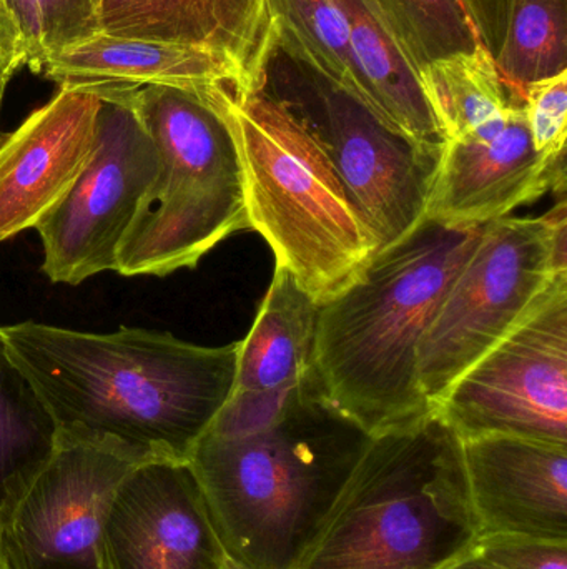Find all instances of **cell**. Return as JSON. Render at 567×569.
<instances>
[{"instance_id":"cell-1","label":"cell","mask_w":567,"mask_h":569,"mask_svg":"<svg viewBox=\"0 0 567 569\" xmlns=\"http://www.w3.org/2000/svg\"><path fill=\"white\" fill-rule=\"evenodd\" d=\"M2 335L59 433L146 461L189 463L235 383L240 341L200 347L145 328L87 333L36 321Z\"/></svg>"},{"instance_id":"cell-2","label":"cell","mask_w":567,"mask_h":569,"mask_svg":"<svg viewBox=\"0 0 567 569\" xmlns=\"http://www.w3.org/2000/svg\"><path fill=\"white\" fill-rule=\"evenodd\" d=\"M369 438L326 400L316 375L266 420L206 431L189 465L226 555L250 569H295Z\"/></svg>"},{"instance_id":"cell-3","label":"cell","mask_w":567,"mask_h":569,"mask_svg":"<svg viewBox=\"0 0 567 569\" xmlns=\"http://www.w3.org/2000/svg\"><path fill=\"white\" fill-rule=\"evenodd\" d=\"M483 229L425 217L320 305L313 365L320 390L366 433L432 411L419 383V347Z\"/></svg>"},{"instance_id":"cell-4","label":"cell","mask_w":567,"mask_h":569,"mask_svg":"<svg viewBox=\"0 0 567 569\" xmlns=\"http://www.w3.org/2000/svg\"><path fill=\"white\" fill-rule=\"evenodd\" d=\"M479 535L462 437L432 410L372 435L295 569H442Z\"/></svg>"},{"instance_id":"cell-5","label":"cell","mask_w":567,"mask_h":569,"mask_svg":"<svg viewBox=\"0 0 567 569\" xmlns=\"http://www.w3.org/2000/svg\"><path fill=\"white\" fill-rule=\"evenodd\" d=\"M202 90L235 139L250 230L318 307L332 300L379 250L332 163L255 82Z\"/></svg>"},{"instance_id":"cell-6","label":"cell","mask_w":567,"mask_h":569,"mask_svg":"<svg viewBox=\"0 0 567 569\" xmlns=\"http://www.w3.org/2000/svg\"><path fill=\"white\" fill-rule=\"evenodd\" d=\"M202 89H129L159 152V173L117 253L120 276L195 269L223 240L250 230L235 139Z\"/></svg>"},{"instance_id":"cell-7","label":"cell","mask_w":567,"mask_h":569,"mask_svg":"<svg viewBox=\"0 0 567 569\" xmlns=\"http://www.w3.org/2000/svg\"><path fill=\"white\" fill-rule=\"evenodd\" d=\"M250 82L279 102L323 150L379 250L425 219L443 149L418 146L393 129L275 20Z\"/></svg>"},{"instance_id":"cell-8","label":"cell","mask_w":567,"mask_h":569,"mask_svg":"<svg viewBox=\"0 0 567 569\" xmlns=\"http://www.w3.org/2000/svg\"><path fill=\"white\" fill-rule=\"evenodd\" d=\"M566 270V199L541 217L486 223L419 347V383L432 410Z\"/></svg>"},{"instance_id":"cell-9","label":"cell","mask_w":567,"mask_h":569,"mask_svg":"<svg viewBox=\"0 0 567 569\" xmlns=\"http://www.w3.org/2000/svg\"><path fill=\"white\" fill-rule=\"evenodd\" d=\"M433 410L462 440L508 435L567 447V270Z\"/></svg>"},{"instance_id":"cell-10","label":"cell","mask_w":567,"mask_h":569,"mask_svg":"<svg viewBox=\"0 0 567 569\" xmlns=\"http://www.w3.org/2000/svg\"><path fill=\"white\" fill-rule=\"evenodd\" d=\"M92 153L65 199L37 223L42 270L80 284L115 272L117 253L159 173V152L129 100L133 86L103 83Z\"/></svg>"},{"instance_id":"cell-11","label":"cell","mask_w":567,"mask_h":569,"mask_svg":"<svg viewBox=\"0 0 567 569\" xmlns=\"http://www.w3.org/2000/svg\"><path fill=\"white\" fill-rule=\"evenodd\" d=\"M143 461L117 445L59 433L49 460L0 513L13 569H105L110 505L123 478Z\"/></svg>"},{"instance_id":"cell-12","label":"cell","mask_w":567,"mask_h":569,"mask_svg":"<svg viewBox=\"0 0 567 569\" xmlns=\"http://www.w3.org/2000/svg\"><path fill=\"white\" fill-rule=\"evenodd\" d=\"M549 189L566 199V162L536 152L525 106H515L446 140L426 219L452 227L486 226Z\"/></svg>"},{"instance_id":"cell-13","label":"cell","mask_w":567,"mask_h":569,"mask_svg":"<svg viewBox=\"0 0 567 569\" xmlns=\"http://www.w3.org/2000/svg\"><path fill=\"white\" fill-rule=\"evenodd\" d=\"M105 569H226V555L185 461L136 465L117 488L102 537Z\"/></svg>"},{"instance_id":"cell-14","label":"cell","mask_w":567,"mask_h":569,"mask_svg":"<svg viewBox=\"0 0 567 569\" xmlns=\"http://www.w3.org/2000/svg\"><path fill=\"white\" fill-rule=\"evenodd\" d=\"M103 83H70L0 143V242L36 229L92 153Z\"/></svg>"},{"instance_id":"cell-15","label":"cell","mask_w":567,"mask_h":569,"mask_svg":"<svg viewBox=\"0 0 567 569\" xmlns=\"http://www.w3.org/2000/svg\"><path fill=\"white\" fill-rule=\"evenodd\" d=\"M463 457L482 535L567 541V447L485 435L465 438Z\"/></svg>"},{"instance_id":"cell-16","label":"cell","mask_w":567,"mask_h":569,"mask_svg":"<svg viewBox=\"0 0 567 569\" xmlns=\"http://www.w3.org/2000/svg\"><path fill=\"white\" fill-rule=\"evenodd\" d=\"M316 317L315 300L275 266L252 330L240 341L232 395L210 430L230 433L266 420L315 377Z\"/></svg>"},{"instance_id":"cell-17","label":"cell","mask_w":567,"mask_h":569,"mask_svg":"<svg viewBox=\"0 0 567 569\" xmlns=\"http://www.w3.org/2000/svg\"><path fill=\"white\" fill-rule=\"evenodd\" d=\"M266 0H99L100 32L202 47L255 76L270 32Z\"/></svg>"},{"instance_id":"cell-18","label":"cell","mask_w":567,"mask_h":569,"mask_svg":"<svg viewBox=\"0 0 567 569\" xmlns=\"http://www.w3.org/2000/svg\"><path fill=\"white\" fill-rule=\"evenodd\" d=\"M40 73L59 86L113 83L202 89L249 82L242 67L223 53L102 32L53 53L43 62Z\"/></svg>"},{"instance_id":"cell-19","label":"cell","mask_w":567,"mask_h":569,"mask_svg":"<svg viewBox=\"0 0 567 569\" xmlns=\"http://www.w3.org/2000/svg\"><path fill=\"white\" fill-rule=\"evenodd\" d=\"M358 93L386 123L428 149H445V136L405 42L378 0H343Z\"/></svg>"},{"instance_id":"cell-20","label":"cell","mask_w":567,"mask_h":569,"mask_svg":"<svg viewBox=\"0 0 567 569\" xmlns=\"http://www.w3.org/2000/svg\"><path fill=\"white\" fill-rule=\"evenodd\" d=\"M59 428L10 357L0 327V513L49 460Z\"/></svg>"},{"instance_id":"cell-21","label":"cell","mask_w":567,"mask_h":569,"mask_svg":"<svg viewBox=\"0 0 567 569\" xmlns=\"http://www.w3.org/2000/svg\"><path fill=\"white\" fill-rule=\"evenodd\" d=\"M419 77L445 143L509 107L525 106L509 89L485 46L429 63L419 70Z\"/></svg>"},{"instance_id":"cell-22","label":"cell","mask_w":567,"mask_h":569,"mask_svg":"<svg viewBox=\"0 0 567 569\" xmlns=\"http://www.w3.org/2000/svg\"><path fill=\"white\" fill-rule=\"evenodd\" d=\"M495 63L522 100L526 87L566 72L567 0H503Z\"/></svg>"},{"instance_id":"cell-23","label":"cell","mask_w":567,"mask_h":569,"mask_svg":"<svg viewBox=\"0 0 567 569\" xmlns=\"http://www.w3.org/2000/svg\"><path fill=\"white\" fill-rule=\"evenodd\" d=\"M418 69L483 46L466 0H378Z\"/></svg>"},{"instance_id":"cell-24","label":"cell","mask_w":567,"mask_h":569,"mask_svg":"<svg viewBox=\"0 0 567 569\" xmlns=\"http://www.w3.org/2000/svg\"><path fill=\"white\" fill-rule=\"evenodd\" d=\"M0 13L19 33L26 66L36 73L53 53L100 32L99 0H0Z\"/></svg>"},{"instance_id":"cell-25","label":"cell","mask_w":567,"mask_h":569,"mask_svg":"<svg viewBox=\"0 0 567 569\" xmlns=\"http://www.w3.org/2000/svg\"><path fill=\"white\" fill-rule=\"evenodd\" d=\"M275 20L326 73L358 93L343 0H266ZM360 96V93H358Z\"/></svg>"},{"instance_id":"cell-26","label":"cell","mask_w":567,"mask_h":569,"mask_svg":"<svg viewBox=\"0 0 567 569\" xmlns=\"http://www.w3.org/2000/svg\"><path fill=\"white\" fill-rule=\"evenodd\" d=\"M523 100L536 152L548 162H566L567 70L526 87Z\"/></svg>"},{"instance_id":"cell-27","label":"cell","mask_w":567,"mask_h":569,"mask_svg":"<svg viewBox=\"0 0 567 569\" xmlns=\"http://www.w3.org/2000/svg\"><path fill=\"white\" fill-rule=\"evenodd\" d=\"M473 551L499 569H567V541L489 533L479 535Z\"/></svg>"},{"instance_id":"cell-28","label":"cell","mask_w":567,"mask_h":569,"mask_svg":"<svg viewBox=\"0 0 567 569\" xmlns=\"http://www.w3.org/2000/svg\"><path fill=\"white\" fill-rule=\"evenodd\" d=\"M479 39L493 59L498 52L503 30V0H466Z\"/></svg>"},{"instance_id":"cell-29","label":"cell","mask_w":567,"mask_h":569,"mask_svg":"<svg viewBox=\"0 0 567 569\" xmlns=\"http://www.w3.org/2000/svg\"><path fill=\"white\" fill-rule=\"evenodd\" d=\"M26 66V53L19 33L0 13V69L17 70Z\"/></svg>"},{"instance_id":"cell-30","label":"cell","mask_w":567,"mask_h":569,"mask_svg":"<svg viewBox=\"0 0 567 569\" xmlns=\"http://www.w3.org/2000/svg\"><path fill=\"white\" fill-rule=\"evenodd\" d=\"M442 569H499L495 567V565L489 563V561L483 560L482 557L475 553V551H469V553L463 555L458 560L452 561V563L446 565Z\"/></svg>"},{"instance_id":"cell-31","label":"cell","mask_w":567,"mask_h":569,"mask_svg":"<svg viewBox=\"0 0 567 569\" xmlns=\"http://www.w3.org/2000/svg\"><path fill=\"white\" fill-rule=\"evenodd\" d=\"M16 70L0 69V110H2L3 97H6L7 86H9L10 77Z\"/></svg>"},{"instance_id":"cell-32","label":"cell","mask_w":567,"mask_h":569,"mask_svg":"<svg viewBox=\"0 0 567 569\" xmlns=\"http://www.w3.org/2000/svg\"><path fill=\"white\" fill-rule=\"evenodd\" d=\"M0 569H13L7 555L6 543H3L2 531H0Z\"/></svg>"},{"instance_id":"cell-33","label":"cell","mask_w":567,"mask_h":569,"mask_svg":"<svg viewBox=\"0 0 567 569\" xmlns=\"http://www.w3.org/2000/svg\"><path fill=\"white\" fill-rule=\"evenodd\" d=\"M226 569H250L246 567H243V565L236 563V561H233L232 558H226Z\"/></svg>"}]
</instances>
